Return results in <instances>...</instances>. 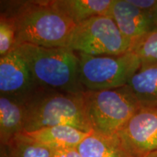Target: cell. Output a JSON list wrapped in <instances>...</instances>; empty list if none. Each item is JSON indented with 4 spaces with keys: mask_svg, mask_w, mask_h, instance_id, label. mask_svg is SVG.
I'll list each match as a JSON object with an SVG mask.
<instances>
[{
    "mask_svg": "<svg viewBox=\"0 0 157 157\" xmlns=\"http://www.w3.org/2000/svg\"><path fill=\"white\" fill-rule=\"evenodd\" d=\"M127 86L140 106L157 107V63H141Z\"/></svg>",
    "mask_w": 157,
    "mask_h": 157,
    "instance_id": "7c38bea8",
    "label": "cell"
},
{
    "mask_svg": "<svg viewBox=\"0 0 157 157\" xmlns=\"http://www.w3.org/2000/svg\"><path fill=\"white\" fill-rule=\"evenodd\" d=\"M132 157H145L157 151V107L141 106L117 133Z\"/></svg>",
    "mask_w": 157,
    "mask_h": 157,
    "instance_id": "52a82bcc",
    "label": "cell"
},
{
    "mask_svg": "<svg viewBox=\"0 0 157 157\" xmlns=\"http://www.w3.org/2000/svg\"><path fill=\"white\" fill-rule=\"evenodd\" d=\"M16 47V31L13 20L8 15H0V57H2Z\"/></svg>",
    "mask_w": 157,
    "mask_h": 157,
    "instance_id": "e0dca14e",
    "label": "cell"
},
{
    "mask_svg": "<svg viewBox=\"0 0 157 157\" xmlns=\"http://www.w3.org/2000/svg\"><path fill=\"white\" fill-rule=\"evenodd\" d=\"M84 109L93 132L117 135L141 107L127 86L111 90H86Z\"/></svg>",
    "mask_w": 157,
    "mask_h": 157,
    "instance_id": "277c9868",
    "label": "cell"
},
{
    "mask_svg": "<svg viewBox=\"0 0 157 157\" xmlns=\"http://www.w3.org/2000/svg\"><path fill=\"white\" fill-rule=\"evenodd\" d=\"M25 102L17 98L0 96V143L7 146L23 133L25 124Z\"/></svg>",
    "mask_w": 157,
    "mask_h": 157,
    "instance_id": "30bf717a",
    "label": "cell"
},
{
    "mask_svg": "<svg viewBox=\"0 0 157 157\" xmlns=\"http://www.w3.org/2000/svg\"><path fill=\"white\" fill-rule=\"evenodd\" d=\"M151 16H152L153 21H154L155 26L157 27V5L156 7H155L154 10H153V12H152Z\"/></svg>",
    "mask_w": 157,
    "mask_h": 157,
    "instance_id": "ffe728a7",
    "label": "cell"
},
{
    "mask_svg": "<svg viewBox=\"0 0 157 157\" xmlns=\"http://www.w3.org/2000/svg\"><path fill=\"white\" fill-rule=\"evenodd\" d=\"M14 50L26 63L39 87L75 94L86 91L80 82L78 58L74 51L30 44H20Z\"/></svg>",
    "mask_w": 157,
    "mask_h": 157,
    "instance_id": "7a4b0ae2",
    "label": "cell"
},
{
    "mask_svg": "<svg viewBox=\"0 0 157 157\" xmlns=\"http://www.w3.org/2000/svg\"><path fill=\"white\" fill-rule=\"evenodd\" d=\"M52 157H82L77 148H71L55 151Z\"/></svg>",
    "mask_w": 157,
    "mask_h": 157,
    "instance_id": "d6986e66",
    "label": "cell"
},
{
    "mask_svg": "<svg viewBox=\"0 0 157 157\" xmlns=\"http://www.w3.org/2000/svg\"><path fill=\"white\" fill-rule=\"evenodd\" d=\"M52 2L78 25L93 17H109L113 0H52Z\"/></svg>",
    "mask_w": 157,
    "mask_h": 157,
    "instance_id": "5bb4252c",
    "label": "cell"
},
{
    "mask_svg": "<svg viewBox=\"0 0 157 157\" xmlns=\"http://www.w3.org/2000/svg\"><path fill=\"white\" fill-rule=\"evenodd\" d=\"M128 2L137 8L150 15L157 5V0H128Z\"/></svg>",
    "mask_w": 157,
    "mask_h": 157,
    "instance_id": "ac0fdd59",
    "label": "cell"
},
{
    "mask_svg": "<svg viewBox=\"0 0 157 157\" xmlns=\"http://www.w3.org/2000/svg\"><path fill=\"white\" fill-rule=\"evenodd\" d=\"M82 94L39 88L25 101L23 132L56 125H69L93 132L84 109Z\"/></svg>",
    "mask_w": 157,
    "mask_h": 157,
    "instance_id": "3957f363",
    "label": "cell"
},
{
    "mask_svg": "<svg viewBox=\"0 0 157 157\" xmlns=\"http://www.w3.org/2000/svg\"><path fill=\"white\" fill-rule=\"evenodd\" d=\"M31 138L55 151L77 148L90 134L69 125L43 127L30 132H24Z\"/></svg>",
    "mask_w": 157,
    "mask_h": 157,
    "instance_id": "8fae6325",
    "label": "cell"
},
{
    "mask_svg": "<svg viewBox=\"0 0 157 157\" xmlns=\"http://www.w3.org/2000/svg\"><path fill=\"white\" fill-rule=\"evenodd\" d=\"M109 17L132 45L156 28L151 15L137 8L128 0H113Z\"/></svg>",
    "mask_w": 157,
    "mask_h": 157,
    "instance_id": "9c48e42d",
    "label": "cell"
},
{
    "mask_svg": "<svg viewBox=\"0 0 157 157\" xmlns=\"http://www.w3.org/2000/svg\"><path fill=\"white\" fill-rule=\"evenodd\" d=\"M82 85L85 90H103L122 87L141 65L132 51L119 55L90 56L76 52Z\"/></svg>",
    "mask_w": 157,
    "mask_h": 157,
    "instance_id": "5b68a950",
    "label": "cell"
},
{
    "mask_svg": "<svg viewBox=\"0 0 157 157\" xmlns=\"http://www.w3.org/2000/svg\"><path fill=\"white\" fill-rule=\"evenodd\" d=\"M77 149L82 157H132L124 148L117 135L107 136L91 132Z\"/></svg>",
    "mask_w": 157,
    "mask_h": 157,
    "instance_id": "4fadbf2b",
    "label": "cell"
},
{
    "mask_svg": "<svg viewBox=\"0 0 157 157\" xmlns=\"http://www.w3.org/2000/svg\"><path fill=\"white\" fill-rule=\"evenodd\" d=\"M130 51L139 57L141 63H157V27L135 42Z\"/></svg>",
    "mask_w": 157,
    "mask_h": 157,
    "instance_id": "2e32d148",
    "label": "cell"
},
{
    "mask_svg": "<svg viewBox=\"0 0 157 157\" xmlns=\"http://www.w3.org/2000/svg\"><path fill=\"white\" fill-rule=\"evenodd\" d=\"M131 47L132 43L111 17L99 15L76 25L66 48L90 56H103L125 53Z\"/></svg>",
    "mask_w": 157,
    "mask_h": 157,
    "instance_id": "8992f818",
    "label": "cell"
},
{
    "mask_svg": "<svg viewBox=\"0 0 157 157\" xmlns=\"http://www.w3.org/2000/svg\"><path fill=\"white\" fill-rule=\"evenodd\" d=\"M29 66L15 50L0 57V93L25 101L39 89Z\"/></svg>",
    "mask_w": 157,
    "mask_h": 157,
    "instance_id": "ba28073f",
    "label": "cell"
},
{
    "mask_svg": "<svg viewBox=\"0 0 157 157\" xmlns=\"http://www.w3.org/2000/svg\"><path fill=\"white\" fill-rule=\"evenodd\" d=\"M1 2V13L10 17L15 24L16 46L66 48L76 24L52 0Z\"/></svg>",
    "mask_w": 157,
    "mask_h": 157,
    "instance_id": "6da1fadb",
    "label": "cell"
},
{
    "mask_svg": "<svg viewBox=\"0 0 157 157\" xmlns=\"http://www.w3.org/2000/svg\"><path fill=\"white\" fill-rule=\"evenodd\" d=\"M53 153L24 132L16 135L7 146H1V157H52Z\"/></svg>",
    "mask_w": 157,
    "mask_h": 157,
    "instance_id": "9a60e30c",
    "label": "cell"
},
{
    "mask_svg": "<svg viewBox=\"0 0 157 157\" xmlns=\"http://www.w3.org/2000/svg\"><path fill=\"white\" fill-rule=\"evenodd\" d=\"M145 157H157V151L151 153V154L147 155V156H145Z\"/></svg>",
    "mask_w": 157,
    "mask_h": 157,
    "instance_id": "44dd1931",
    "label": "cell"
}]
</instances>
